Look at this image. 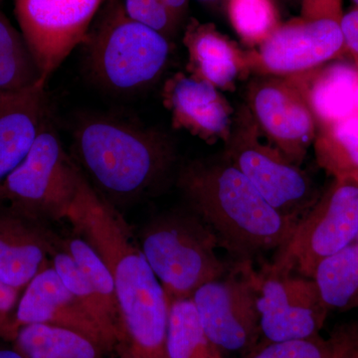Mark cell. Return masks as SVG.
<instances>
[{
  "instance_id": "f546056e",
  "label": "cell",
  "mask_w": 358,
  "mask_h": 358,
  "mask_svg": "<svg viewBox=\"0 0 358 358\" xmlns=\"http://www.w3.org/2000/svg\"><path fill=\"white\" fill-rule=\"evenodd\" d=\"M329 339L331 358H358V320L336 327Z\"/></svg>"
},
{
  "instance_id": "7402d4cb",
  "label": "cell",
  "mask_w": 358,
  "mask_h": 358,
  "mask_svg": "<svg viewBox=\"0 0 358 358\" xmlns=\"http://www.w3.org/2000/svg\"><path fill=\"white\" fill-rule=\"evenodd\" d=\"M45 85L22 33L0 11V93H20Z\"/></svg>"
},
{
  "instance_id": "d590c367",
  "label": "cell",
  "mask_w": 358,
  "mask_h": 358,
  "mask_svg": "<svg viewBox=\"0 0 358 358\" xmlns=\"http://www.w3.org/2000/svg\"><path fill=\"white\" fill-rule=\"evenodd\" d=\"M355 109H357V114H358V86L357 89V94H355Z\"/></svg>"
},
{
  "instance_id": "4fadbf2b",
  "label": "cell",
  "mask_w": 358,
  "mask_h": 358,
  "mask_svg": "<svg viewBox=\"0 0 358 358\" xmlns=\"http://www.w3.org/2000/svg\"><path fill=\"white\" fill-rule=\"evenodd\" d=\"M250 115L261 133L296 166L317 136L307 101L289 78L267 76L249 89Z\"/></svg>"
},
{
  "instance_id": "d6986e66",
  "label": "cell",
  "mask_w": 358,
  "mask_h": 358,
  "mask_svg": "<svg viewBox=\"0 0 358 358\" xmlns=\"http://www.w3.org/2000/svg\"><path fill=\"white\" fill-rule=\"evenodd\" d=\"M307 101L317 127L357 114L355 94L358 69L353 64L334 62L317 69L287 77Z\"/></svg>"
},
{
  "instance_id": "ffe728a7",
  "label": "cell",
  "mask_w": 358,
  "mask_h": 358,
  "mask_svg": "<svg viewBox=\"0 0 358 358\" xmlns=\"http://www.w3.org/2000/svg\"><path fill=\"white\" fill-rule=\"evenodd\" d=\"M13 341L23 358H100L103 350L76 331L43 324L20 327Z\"/></svg>"
},
{
  "instance_id": "30bf717a",
  "label": "cell",
  "mask_w": 358,
  "mask_h": 358,
  "mask_svg": "<svg viewBox=\"0 0 358 358\" xmlns=\"http://www.w3.org/2000/svg\"><path fill=\"white\" fill-rule=\"evenodd\" d=\"M105 0H15L21 33L45 83L86 39Z\"/></svg>"
},
{
  "instance_id": "277c9868",
  "label": "cell",
  "mask_w": 358,
  "mask_h": 358,
  "mask_svg": "<svg viewBox=\"0 0 358 358\" xmlns=\"http://www.w3.org/2000/svg\"><path fill=\"white\" fill-rule=\"evenodd\" d=\"M81 46L89 76L115 94L136 93L154 84L171 50L169 39L129 17L122 0H105Z\"/></svg>"
},
{
  "instance_id": "9c48e42d",
  "label": "cell",
  "mask_w": 358,
  "mask_h": 358,
  "mask_svg": "<svg viewBox=\"0 0 358 358\" xmlns=\"http://www.w3.org/2000/svg\"><path fill=\"white\" fill-rule=\"evenodd\" d=\"M230 274L200 287L192 296L205 334L220 352H246L260 331L258 274L239 261Z\"/></svg>"
},
{
  "instance_id": "ab89813d",
  "label": "cell",
  "mask_w": 358,
  "mask_h": 358,
  "mask_svg": "<svg viewBox=\"0 0 358 358\" xmlns=\"http://www.w3.org/2000/svg\"><path fill=\"white\" fill-rule=\"evenodd\" d=\"M2 0H0V3H1Z\"/></svg>"
},
{
  "instance_id": "2e32d148",
  "label": "cell",
  "mask_w": 358,
  "mask_h": 358,
  "mask_svg": "<svg viewBox=\"0 0 358 358\" xmlns=\"http://www.w3.org/2000/svg\"><path fill=\"white\" fill-rule=\"evenodd\" d=\"M58 239L42 222L6 207L0 210V281L21 291L58 251Z\"/></svg>"
},
{
  "instance_id": "e0dca14e",
  "label": "cell",
  "mask_w": 358,
  "mask_h": 358,
  "mask_svg": "<svg viewBox=\"0 0 358 358\" xmlns=\"http://www.w3.org/2000/svg\"><path fill=\"white\" fill-rule=\"evenodd\" d=\"M45 88L0 93V183L25 159L50 115Z\"/></svg>"
},
{
  "instance_id": "44dd1931",
  "label": "cell",
  "mask_w": 358,
  "mask_h": 358,
  "mask_svg": "<svg viewBox=\"0 0 358 358\" xmlns=\"http://www.w3.org/2000/svg\"><path fill=\"white\" fill-rule=\"evenodd\" d=\"M312 279L329 312L358 308L357 242L322 261Z\"/></svg>"
},
{
  "instance_id": "8fae6325",
  "label": "cell",
  "mask_w": 358,
  "mask_h": 358,
  "mask_svg": "<svg viewBox=\"0 0 358 358\" xmlns=\"http://www.w3.org/2000/svg\"><path fill=\"white\" fill-rule=\"evenodd\" d=\"M260 331L268 343L320 336L329 310L310 278L268 267L258 274Z\"/></svg>"
},
{
  "instance_id": "f1b7e54d",
  "label": "cell",
  "mask_w": 358,
  "mask_h": 358,
  "mask_svg": "<svg viewBox=\"0 0 358 358\" xmlns=\"http://www.w3.org/2000/svg\"><path fill=\"white\" fill-rule=\"evenodd\" d=\"M329 339L324 341L320 336L310 338L268 343L252 358H331Z\"/></svg>"
},
{
  "instance_id": "836d02e7",
  "label": "cell",
  "mask_w": 358,
  "mask_h": 358,
  "mask_svg": "<svg viewBox=\"0 0 358 358\" xmlns=\"http://www.w3.org/2000/svg\"><path fill=\"white\" fill-rule=\"evenodd\" d=\"M162 3L173 14L174 17L180 21L188 6V0H162Z\"/></svg>"
},
{
  "instance_id": "484cf974",
  "label": "cell",
  "mask_w": 358,
  "mask_h": 358,
  "mask_svg": "<svg viewBox=\"0 0 358 358\" xmlns=\"http://www.w3.org/2000/svg\"><path fill=\"white\" fill-rule=\"evenodd\" d=\"M62 248L72 257L78 268L83 273L92 288L102 299L110 312L122 322L114 280L100 255L86 240L80 236L69 238L63 241Z\"/></svg>"
},
{
  "instance_id": "3957f363",
  "label": "cell",
  "mask_w": 358,
  "mask_h": 358,
  "mask_svg": "<svg viewBox=\"0 0 358 358\" xmlns=\"http://www.w3.org/2000/svg\"><path fill=\"white\" fill-rule=\"evenodd\" d=\"M178 185L220 247L239 261L281 249L298 224L273 208L228 159L190 162L179 171Z\"/></svg>"
},
{
  "instance_id": "ba28073f",
  "label": "cell",
  "mask_w": 358,
  "mask_h": 358,
  "mask_svg": "<svg viewBox=\"0 0 358 358\" xmlns=\"http://www.w3.org/2000/svg\"><path fill=\"white\" fill-rule=\"evenodd\" d=\"M260 134L250 113L241 117L227 141V159L273 208L299 223L319 199L312 179Z\"/></svg>"
},
{
  "instance_id": "e575fe53",
  "label": "cell",
  "mask_w": 358,
  "mask_h": 358,
  "mask_svg": "<svg viewBox=\"0 0 358 358\" xmlns=\"http://www.w3.org/2000/svg\"><path fill=\"white\" fill-rule=\"evenodd\" d=\"M0 358H23L20 352H16L15 350H7V348H2L0 350Z\"/></svg>"
},
{
  "instance_id": "8d00e7d4",
  "label": "cell",
  "mask_w": 358,
  "mask_h": 358,
  "mask_svg": "<svg viewBox=\"0 0 358 358\" xmlns=\"http://www.w3.org/2000/svg\"><path fill=\"white\" fill-rule=\"evenodd\" d=\"M352 1L353 2V4H355V7L358 8V0H352Z\"/></svg>"
},
{
  "instance_id": "5bb4252c",
  "label": "cell",
  "mask_w": 358,
  "mask_h": 358,
  "mask_svg": "<svg viewBox=\"0 0 358 358\" xmlns=\"http://www.w3.org/2000/svg\"><path fill=\"white\" fill-rule=\"evenodd\" d=\"M32 324H49L76 331L102 350L112 346L52 265L43 268L26 286L13 315L11 341L20 327Z\"/></svg>"
},
{
  "instance_id": "6da1fadb",
  "label": "cell",
  "mask_w": 358,
  "mask_h": 358,
  "mask_svg": "<svg viewBox=\"0 0 358 358\" xmlns=\"http://www.w3.org/2000/svg\"><path fill=\"white\" fill-rule=\"evenodd\" d=\"M66 219L109 268L133 357L166 358L169 303L164 289L119 213L83 173Z\"/></svg>"
},
{
  "instance_id": "d6a6232c",
  "label": "cell",
  "mask_w": 358,
  "mask_h": 358,
  "mask_svg": "<svg viewBox=\"0 0 358 358\" xmlns=\"http://www.w3.org/2000/svg\"><path fill=\"white\" fill-rule=\"evenodd\" d=\"M345 53L350 54L353 65L358 69V8L355 7L348 13H343L341 21Z\"/></svg>"
},
{
  "instance_id": "52a82bcc",
  "label": "cell",
  "mask_w": 358,
  "mask_h": 358,
  "mask_svg": "<svg viewBox=\"0 0 358 358\" xmlns=\"http://www.w3.org/2000/svg\"><path fill=\"white\" fill-rule=\"evenodd\" d=\"M358 234V174L339 176L296 224L271 268L312 279L322 261L352 244Z\"/></svg>"
},
{
  "instance_id": "74e56055",
  "label": "cell",
  "mask_w": 358,
  "mask_h": 358,
  "mask_svg": "<svg viewBox=\"0 0 358 358\" xmlns=\"http://www.w3.org/2000/svg\"><path fill=\"white\" fill-rule=\"evenodd\" d=\"M199 1L209 2V1H213V0H199Z\"/></svg>"
},
{
  "instance_id": "4316f807",
  "label": "cell",
  "mask_w": 358,
  "mask_h": 358,
  "mask_svg": "<svg viewBox=\"0 0 358 358\" xmlns=\"http://www.w3.org/2000/svg\"><path fill=\"white\" fill-rule=\"evenodd\" d=\"M228 11L233 27L247 43H262L279 26L272 0H229Z\"/></svg>"
},
{
  "instance_id": "f35d334b",
  "label": "cell",
  "mask_w": 358,
  "mask_h": 358,
  "mask_svg": "<svg viewBox=\"0 0 358 358\" xmlns=\"http://www.w3.org/2000/svg\"><path fill=\"white\" fill-rule=\"evenodd\" d=\"M355 242H357V243H358V234H357V240H355Z\"/></svg>"
},
{
  "instance_id": "d4e9b609",
  "label": "cell",
  "mask_w": 358,
  "mask_h": 358,
  "mask_svg": "<svg viewBox=\"0 0 358 358\" xmlns=\"http://www.w3.org/2000/svg\"><path fill=\"white\" fill-rule=\"evenodd\" d=\"M52 267L55 268L65 286L76 296L92 319L95 320L110 345L126 338L121 320L110 312L67 252L64 250L55 252L52 256Z\"/></svg>"
},
{
  "instance_id": "7c38bea8",
  "label": "cell",
  "mask_w": 358,
  "mask_h": 358,
  "mask_svg": "<svg viewBox=\"0 0 358 358\" xmlns=\"http://www.w3.org/2000/svg\"><path fill=\"white\" fill-rule=\"evenodd\" d=\"M341 21L303 20L278 26L248 56L250 68L265 76L293 77L324 66L345 53Z\"/></svg>"
},
{
  "instance_id": "cb8c5ba5",
  "label": "cell",
  "mask_w": 358,
  "mask_h": 358,
  "mask_svg": "<svg viewBox=\"0 0 358 358\" xmlns=\"http://www.w3.org/2000/svg\"><path fill=\"white\" fill-rule=\"evenodd\" d=\"M313 145L320 167L334 178L358 174V114L317 127Z\"/></svg>"
},
{
  "instance_id": "8992f818",
  "label": "cell",
  "mask_w": 358,
  "mask_h": 358,
  "mask_svg": "<svg viewBox=\"0 0 358 358\" xmlns=\"http://www.w3.org/2000/svg\"><path fill=\"white\" fill-rule=\"evenodd\" d=\"M81 173L50 114L25 159L0 183V202L39 222L66 219Z\"/></svg>"
},
{
  "instance_id": "4dcf8cb0",
  "label": "cell",
  "mask_w": 358,
  "mask_h": 358,
  "mask_svg": "<svg viewBox=\"0 0 358 358\" xmlns=\"http://www.w3.org/2000/svg\"><path fill=\"white\" fill-rule=\"evenodd\" d=\"M20 293V289L11 288L0 281V336L10 341L13 312Z\"/></svg>"
},
{
  "instance_id": "7a4b0ae2",
  "label": "cell",
  "mask_w": 358,
  "mask_h": 358,
  "mask_svg": "<svg viewBox=\"0 0 358 358\" xmlns=\"http://www.w3.org/2000/svg\"><path fill=\"white\" fill-rule=\"evenodd\" d=\"M73 152L90 185L114 208L159 190L176 162L164 134L103 115L77 122Z\"/></svg>"
},
{
  "instance_id": "9a60e30c",
  "label": "cell",
  "mask_w": 358,
  "mask_h": 358,
  "mask_svg": "<svg viewBox=\"0 0 358 358\" xmlns=\"http://www.w3.org/2000/svg\"><path fill=\"white\" fill-rule=\"evenodd\" d=\"M213 85L189 75L178 73L169 78L162 99L171 115L174 128L212 143H227L232 131L230 106Z\"/></svg>"
},
{
  "instance_id": "5b68a950",
  "label": "cell",
  "mask_w": 358,
  "mask_h": 358,
  "mask_svg": "<svg viewBox=\"0 0 358 358\" xmlns=\"http://www.w3.org/2000/svg\"><path fill=\"white\" fill-rule=\"evenodd\" d=\"M141 242L169 303L192 298L200 287L227 274V265L217 254V238L192 210L169 211L152 219L141 230Z\"/></svg>"
},
{
  "instance_id": "83f0119b",
  "label": "cell",
  "mask_w": 358,
  "mask_h": 358,
  "mask_svg": "<svg viewBox=\"0 0 358 358\" xmlns=\"http://www.w3.org/2000/svg\"><path fill=\"white\" fill-rule=\"evenodd\" d=\"M122 2L131 20L152 28L167 39L176 33L179 21L162 0H122Z\"/></svg>"
},
{
  "instance_id": "1f68e13d",
  "label": "cell",
  "mask_w": 358,
  "mask_h": 358,
  "mask_svg": "<svg viewBox=\"0 0 358 358\" xmlns=\"http://www.w3.org/2000/svg\"><path fill=\"white\" fill-rule=\"evenodd\" d=\"M343 15L341 0H303V18L306 20L334 18L341 20Z\"/></svg>"
},
{
  "instance_id": "603a6c76",
  "label": "cell",
  "mask_w": 358,
  "mask_h": 358,
  "mask_svg": "<svg viewBox=\"0 0 358 358\" xmlns=\"http://www.w3.org/2000/svg\"><path fill=\"white\" fill-rule=\"evenodd\" d=\"M166 358H222L205 334L192 298L169 301Z\"/></svg>"
},
{
  "instance_id": "ac0fdd59",
  "label": "cell",
  "mask_w": 358,
  "mask_h": 358,
  "mask_svg": "<svg viewBox=\"0 0 358 358\" xmlns=\"http://www.w3.org/2000/svg\"><path fill=\"white\" fill-rule=\"evenodd\" d=\"M188 52V72L218 90H231L250 68L248 56L209 23L192 20L183 38Z\"/></svg>"
}]
</instances>
